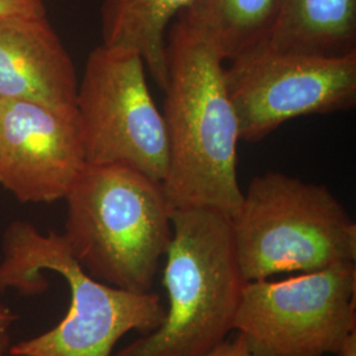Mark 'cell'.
Masks as SVG:
<instances>
[{
  "instance_id": "1",
  "label": "cell",
  "mask_w": 356,
  "mask_h": 356,
  "mask_svg": "<svg viewBox=\"0 0 356 356\" xmlns=\"http://www.w3.org/2000/svg\"><path fill=\"white\" fill-rule=\"evenodd\" d=\"M225 67L200 29L181 17L169 26L163 111L169 165L163 186L173 209L204 207L231 216L242 202L239 123Z\"/></svg>"
},
{
  "instance_id": "2",
  "label": "cell",
  "mask_w": 356,
  "mask_h": 356,
  "mask_svg": "<svg viewBox=\"0 0 356 356\" xmlns=\"http://www.w3.org/2000/svg\"><path fill=\"white\" fill-rule=\"evenodd\" d=\"M64 200L63 236L81 268L110 286L151 292L173 234L163 182L128 166L86 164Z\"/></svg>"
},
{
  "instance_id": "3",
  "label": "cell",
  "mask_w": 356,
  "mask_h": 356,
  "mask_svg": "<svg viewBox=\"0 0 356 356\" xmlns=\"http://www.w3.org/2000/svg\"><path fill=\"white\" fill-rule=\"evenodd\" d=\"M45 270L67 282L69 310L51 330L10 346L11 356H113L129 331L151 332L165 317L157 293L129 292L92 279L70 254L63 234H42L24 220L11 223L3 236L0 292L41 294L48 289Z\"/></svg>"
},
{
  "instance_id": "4",
  "label": "cell",
  "mask_w": 356,
  "mask_h": 356,
  "mask_svg": "<svg viewBox=\"0 0 356 356\" xmlns=\"http://www.w3.org/2000/svg\"><path fill=\"white\" fill-rule=\"evenodd\" d=\"M163 285L161 325L113 356H202L234 331L245 284L229 216L204 207L175 209Z\"/></svg>"
},
{
  "instance_id": "5",
  "label": "cell",
  "mask_w": 356,
  "mask_h": 356,
  "mask_svg": "<svg viewBox=\"0 0 356 356\" xmlns=\"http://www.w3.org/2000/svg\"><path fill=\"white\" fill-rule=\"evenodd\" d=\"M243 279L356 261V223L322 184L277 170L254 176L229 216Z\"/></svg>"
},
{
  "instance_id": "6",
  "label": "cell",
  "mask_w": 356,
  "mask_h": 356,
  "mask_svg": "<svg viewBox=\"0 0 356 356\" xmlns=\"http://www.w3.org/2000/svg\"><path fill=\"white\" fill-rule=\"evenodd\" d=\"M234 331L257 356L339 355L356 334V263L244 284Z\"/></svg>"
},
{
  "instance_id": "7",
  "label": "cell",
  "mask_w": 356,
  "mask_h": 356,
  "mask_svg": "<svg viewBox=\"0 0 356 356\" xmlns=\"http://www.w3.org/2000/svg\"><path fill=\"white\" fill-rule=\"evenodd\" d=\"M138 51L99 45L76 90V123L86 164L132 168L163 182L169 143Z\"/></svg>"
},
{
  "instance_id": "8",
  "label": "cell",
  "mask_w": 356,
  "mask_h": 356,
  "mask_svg": "<svg viewBox=\"0 0 356 356\" xmlns=\"http://www.w3.org/2000/svg\"><path fill=\"white\" fill-rule=\"evenodd\" d=\"M241 140L259 143L300 116L356 106V53L318 57L260 48L225 67Z\"/></svg>"
},
{
  "instance_id": "9",
  "label": "cell",
  "mask_w": 356,
  "mask_h": 356,
  "mask_svg": "<svg viewBox=\"0 0 356 356\" xmlns=\"http://www.w3.org/2000/svg\"><path fill=\"white\" fill-rule=\"evenodd\" d=\"M85 165L76 115L0 99V185L20 202L64 200Z\"/></svg>"
},
{
  "instance_id": "10",
  "label": "cell",
  "mask_w": 356,
  "mask_h": 356,
  "mask_svg": "<svg viewBox=\"0 0 356 356\" xmlns=\"http://www.w3.org/2000/svg\"><path fill=\"white\" fill-rule=\"evenodd\" d=\"M76 90L72 57L47 16L0 15V99L76 115Z\"/></svg>"
},
{
  "instance_id": "11",
  "label": "cell",
  "mask_w": 356,
  "mask_h": 356,
  "mask_svg": "<svg viewBox=\"0 0 356 356\" xmlns=\"http://www.w3.org/2000/svg\"><path fill=\"white\" fill-rule=\"evenodd\" d=\"M266 48L318 57L356 53V0H281Z\"/></svg>"
},
{
  "instance_id": "12",
  "label": "cell",
  "mask_w": 356,
  "mask_h": 356,
  "mask_svg": "<svg viewBox=\"0 0 356 356\" xmlns=\"http://www.w3.org/2000/svg\"><path fill=\"white\" fill-rule=\"evenodd\" d=\"M194 0H103L102 44L138 51L156 85L168 81L166 35Z\"/></svg>"
},
{
  "instance_id": "13",
  "label": "cell",
  "mask_w": 356,
  "mask_h": 356,
  "mask_svg": "<svg viewBox=\"0 0 356 356\" xmlns=\"http://www.w3.org/2000/svg\"><path fill=\"white\" fill-rule=\"evenodd\" d=\"M281 0H194L177 17L200 29L225 63L267 45Z\"/></svg>"
},
{
  "instance_id": "14",
  "label": "cell",
  "mask_w": 356,
  "mask_h": 356,
  "mask_svg": "<svg viewBox=\"0 0 356 356\" xmlns=\"http://www.w3.org/2000/svg\"><path fill=\"white\" fill-rule=\"evenodd\" d=\"M0 15L47 16L44 0H0Z\"/></svg>"
},
{
  "instance_id": "15",
  "label": "cell",
  "mask_w": 356,
  "mask_h": 356,
  "mask_svg": "<svg viewBox=\"0 0 356 356\" xmlns=\"http://www.w3.org/2000/svg\"><path fill=\"white\" fill-rule=\"evenodd\" d=\"M202 356H257L245 346L242 338L236 335L234 339H225L213 350Z\"/></svg>"
},
{
  "instance_id": "16",
  "label": "cell",
  "mask_w": 356,
  "mask_h": 356,
  "mask_svg": "<svg viewBox=\"0 0 356 356\" xmlns=\"http://www.w3.org/2000/svg\"><path fill=\"white\" fill-rule=\"evenodd\" d=\"M17 318L19 317L16 316V313H13L8 306L4 305L0 301V332H7L10 330Z\"/></svg>"
},
{
  "instance_id": "17",
  "label": "cell",
  "mask_w": 356,
  "mask_h": 356,
  "mask_svg": "<svg viewBox=\"0 0 356 356\" xmlns=\"http://www.w3.org/2000/svg\"><path fill=\"white\" fill-rule=\"evenodd\" d=\"M338 356H356V334L353 335Z\"/></svg>"
},
{
  "instance_id": "18",
  "label": "cell",
  "mask_w": 356,
  "mask_h": 356,
  "mask_svg": "<svg viewBox=\"0 0 356 356\" xmlns=\"http://www.w3.org/2000/svg\"><path fill=\"white\" fill-rule=\"evenodd\" d=\"M10 348V334L7 332H0V356H7Z\"/></svg>"
}]
</instances>
